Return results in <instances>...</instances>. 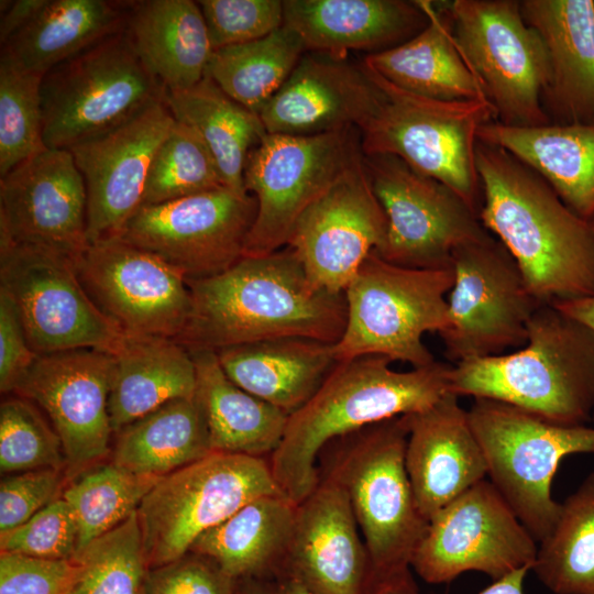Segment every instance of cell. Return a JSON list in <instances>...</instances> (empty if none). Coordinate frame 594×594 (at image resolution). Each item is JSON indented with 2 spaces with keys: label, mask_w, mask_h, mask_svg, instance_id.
<instances>
[{
  "label": "cell",
  "mask_w": 594,
  "mask_h": 594,
  "mask_svg": "<svg viewBox=\"0 0 594 594\" xmlns=\"http://www.w3.org/2000/svg\"><path fill=\"white\" fill-rule=\"evenodd\" d=\"M188 285L190 314L176 341L189 351L218 352L285 337L334 344L344 331V293L317 286L289 246L243 256L224 272Z\"/></svg>",
  "instance_id": "cell-1"
},
{
  "label": "cell",
  "mask_w": 594,
  "mask_h": 594,
  "mask_svg": "<svg viewBox=\"0 0 594 594\" xmlns=\"http://www.w3.org/2000/svg\"><path fill=\"white\" fill-rule=\"evenodd\" d=\"M479 218L512 254L534 296L553 305L594 295V224L536 172L479 141Z\"/></svg>",
  "instance_id": "cell-2"
},
{
  "label": "cell",
  "mask_w": 594,
  "mask_h": 594,
  "mask_svg": "<svg viewBox=\"0 0 594 594\" xmlns=\"http://www.w3.org/2000/svg\"><path fill=\"white\" fill-rule=\"evenodd\" d=\"M392 363L380 355L338 361L316 394L288 417L268 463L282 492L295 504L318 484L317 460L327 444L365 427L422 411L449 393L451 365L436 361L403 372Z\"/></svg>",
  "instance_id": "cell-3"
},
{
  "label": "cell",
  "mask_w": 594,
  "mask_h": 594,
  "mask_svg": "<svg viewBox=\"0 0 594 594\" xmlns=\"http://www.w3.org/2000/svg\"><path fill=\"white\" fill-rule=\"evenodd\" d=\"M515 351L450 366L449 393L503 402L551 422L582 426L594 415V331L541 305Z\"/></svg>",
  "instance_id": "cell-4"
},
{
  "label": "cell",
  "mask_w": 594,
  "mask_h": 594,
  "mask_svg": "<svg viewBox=\"0 0 594 594\" xmlns=\"http://www.w3.org/2000/svg\"><path fill=\"white\" fill-rule=\"evenodd\" d=\"M407 437L405 416H399L336 439L322 450L328 451L322 474L349 498L371 576L410 569L428 526L406 470Z\"/></svg>",
  "instance_id": "cell-5"
},
{
  "label": "cell",
  "mask_w": 594,
  "mask_h": 594,
  "mask_svg": "<svg viewBox=\"0 0 594 594\" xmlns=\"http://www.w3.org/2000/svg\"><path fill=\"white\" fill-rule=\"evenodd\" d=\"M364 67L378 86L381 99L359 129L363 155L397 156L448 186L479 213L477 132L496 120L493 106L485 99L444 101L417 96Z\"/></svg>",
  "instance_id": "cell-6"
},
{
  "label": "cell",
  "mask_w": 594,
  "mask_h": 594,
  "mask_svg": "<svg viewBox=\"0 0 594 594\" xmlns=\"http://www.w3.org/2000/svg\"><path fill=\"white\" fill-rule=\"evenodd\" d=\"M454 278L453 267L408 268L373 251L344 289L346 322L333 344L336 360L380 355L413 369L435 363L422 338L447 327Z\"/></svg>",
  "instance_id": "cell-7"
},
{
  "label": "cell",
  "mask_w": 594,
  "mask_h": 594,
  "mask_svg": "<svg viewBox=\"0 0 594 594\" xmlns=\"http://www.w3.org/2000/svg\"><path fill=\"white\" fill-rule=\"evenodd\" d=\"M468 414L491 482L531 536L541 541L561 508L551 494L557 470L569 455L594 454V427L551 422L486 398H474Z\"/></svg>",
  "instance_id": "cell-8"
},
{
  "label": "cell",
  "mask_w": 594,
  "mask_h": 594,
  "mask_svg": "<svg viewBox=\"0 0 594 594\" xmlns=\"http://www.w3.org/2000/svg\"><path fill=\"white\" fill-rule=\"evenodd\" d=\"M122 31L48 70L42 79L43 139L70 150L165 100Z\"/></svg>",
  "instance_id": "cell-9"
},
{
  "label": "cell",
  "mask_w": 594,
  "mask_h": 594,
  "mask_svg": "<svg viewBox=\"0 0 594 594\" xmlns=\"http://www.w3.org/2000/svg\"><path fill=\"white\" fill-rule=\"evenodd\" d=\"M284 494L266 459L212 452L162 476L136 509L148 568L187 554L206 531L251 501Z\"/></svg>",
  "instance_id": "cell-10"
},
{
  "label": "cell",
  "mask_w": 594,
  "mask_h": 594,
  "mask_svg": "<svg viewBox=\"0 0 594 594\" xmlns=\"http://www.w3.org/2000/svg\"><path fill=\"white\" fill-rule=\"evenodd\" d=\"M362 157L355 128L314 135L266 133L244 168L256 213L243 256L287 246L304 212Z\"/></svg>",
  "instance_id": "cell-11"
},
{
  "label": "cell",
  "mask_w": 594,
  "mask_h": 594,
  "mask_svg": "<svg viewBox=\"0 0 594 594\" xmlns=\"http://www.w3.org/2000/svg\"><path fill=\"white\" fill-rule=\"evenodd\" d=\"M457 47L493 106L496 122L530 128L549 124L541 97L548 55L517 0H453Z\"/></svg>",
  "instance_id": "cell-12"
},
{
  "label": "cell",
  "mask_w": 594,
  "mask_h": 594,
  "mask_svg": "<svg viewBox=\"0 0 594 594\" xmlns=\"http://www.w3.org/2000/svg\"><path fill=\"white\" fill-rule=\"evenodd\" d=\"M448 324L438 333L454 363L498 355L527 342L528 322L541 306L516 261L491 233L457 249Z\"/></svg>",
  "instance_id": "cell-13"
},
{
  "label": "cell",
  "mask_w": 594,
  "mask_h": 594,
  "mask_svg": "<svg viewBox=\"0 0 594 594\" xmlns=\"http://www.w3.org/2000/svg\"><path fill=\"white\" fill-rule=\"evenodd\" d=\"M0 289L15 304L32 350L112 354L125 332L90 298L74 261L32 245H0Z\"/></svg>",
  "instance_id": "cell-14"
},
{
  "label": "cell",
  "mask_w": 594,
  "mask_h": 594,
  "mask_svg": "<svg viewBox=\"0 0 594 594\" xmlns=\"http://www.w3.org/2000/svg\"><path fill=\"white\" fill-rule=\"evenodd\" d=\"M363 164L387 220L376 251L385 261L419 270L452 267L457 249L490 233L457 193L397 156L363 155Z\"/></svg>",
  "instance_id": "cell-15"
},
{
  "label": "cell",
  "mask_w": 594,
  "mask_h": 594,
  "mask_svg": "<svg viewBox=\"0 0 594 594\" xmlns=\"http://www.w3.org/2000/svg\"><path fill=\"white\" fill-rule=\"evenodd\" d=\"M537 550V540L495 485L483 480L430 518L410 569L429 584L449 583L469 571L496 581L532 569Z\"/></svg>",
  "instance_id": "cell-16"
},
{
  "label": "cell",
  "mask_w": 594,
  "mask_h": 594,
  "mask_svg": "<svg viewBox=\"0 0 594 594\" xmlns=\"http://www.w3.org/2000/svg\"><path fill=\"white\" fill-rule=\"evenodd\" d=\"M256 200L228 187L143 205L117 238L150 252L187 280L220 274L244 255Z\"/></svg>",
  "instance_id": "cell-17"
},
{
  "label": "cell",
  "mask_w": 594,
  "mask_h": 594,
  "mask_svg": "<svg viewBox=\"0 0 594 594\" xmlns=\"http://www.w3.org/2000/svg\"><path fill=\"white\" fill-rule=\"evenodd\" d=\"M99 309L124 332L176 340L187 323V278L158 256L113 237L90 243L74 262Z\"/></svg>",
  "instance_id": "cell-18"
},
{
  "label": "cell",
  "mask_w": 594,
  "mask_h": 594,
  "mask_svg": "<svg viewBox=\"0 0 594 594\" xmlns=\"http://www.w3.org/2000/svg\"><path fill=\"white\" fill-rule=\"evenodd\" d=\"M48 249L74 262L88 248L87 190L69 150L30 156L0 179V245Z\"/></svg>",
  "instance_id": "cell-19"
},
{
  "label": "cell",
  "mask_w": 594,
  "mask_h": 594,
  "mask_svg": "<svg viewBox=\"0 0 594 594\" xmlns=\"http://www.w3.org/2000/svg\"><path fill=\"white\" fill-rule=\"evenodd\" d=\"M112 367V355L95 349L42 354L15 386V393L45 410L73 470L109 452Z\"/></svg>",
  "instance_id": "cell-20"
},
{
  "label": "cell",
  "mask_w": 594,
  "mask_h": 594,
  "mask_svg": "<svg viewBox=\"0 0 594 594\" xmlns=\"http://www.w3.org/2000/svg\"><path fill=\"white\" fill-rule=\"evenodd\" d=\"M386 228L362 157L304 212L287 246L317 286L340 294L381 248Z\"/></svg>",
  "instance_id": "cell-21"
},
{
  "label": "cell",
  "mask_w": 594,
  "mask_h": 594,
  "mask_svg": "<svg viewBox=\"0 0 594 594\" xmlns=\"http://www.w3.org/2000/svg\"><path fill=\"white\" fill-rule=\"evenodd\" d=\"M174 122L163 100L69 150L86 185L89 244L117 237L142 206L151 163Z\"/></svg>",
  "instance_id": "cell-22"
},
{
  "label": "cell",
  "mask_w": 594,
  "mask_h": 594,
  "mask_svg": "<svg viewBox=\"0 0 594 594\" xmlns=\"http://www.w3.org/2000/svg\"><path fill=\"white\" fill-rule=\"evenodd\" d=\"M360 532L344 490L320 474L316 487L296 506L280 574L312 594H366L371 564Z\"/></svg>",
  "instance_id": "cell-23"
},
{
  "label": "cell",
  "mask_w": 594,
  "mask_h": 594,
  "mask_svg": "<svg viewBox=\"0 0 594 594\" xmlns=\"http://www.w3.org/2000/svg\"><path fill=\"white\" fill-rule=\"evenodd\" d=\"M380 99L362 63L308 52L258 117L270 134H322L360 129Z\"/></svg>",
  "instance_id": "cell-24"
},
{
  "label": "cell",
  "mask_w": 594,
  "mask_h": 594,
  "mask_svg": "<svg viewBox=\"0 0 594 594\" xmlns=\"http://www.w3.org/2000/svg\"><path fill=\"white\" fill-rule=\"evenodd\" d=\"M406 470L419 510L429 521L459 495L485 480L487 464L468 410L454 394L405 415Z\"/></svg>",
  "instance_id": "cell-25"
},
{
  "label": "cell",
  "mask_w": 594,
  "mask_h": 594,
  "mask_svg": "<svg viewBox=\"0 0 594 594\" xmlns=\"http://www.w3.org/2000/svg\"><path fill=\"white\" fill-rule=\"evenodd\" d=\"M519 2L547 50L541 103L550 123H594V0Z\"/></svg>",
  "instance_id": "cell-26"
},
{
  "label": "cell",
  "mask_w": 594,
  "mask_h": 594,
  "mask_svg": "<svg viewBox=\"0 0 594 594\" xmlns=\"http://www.w3.org/2000/svg\"><path fill=\"white\" fill-rule=\"evenodd\" d=\"M284 25L306 52L346 58L376 54L410 40L428 23L420 0H285Z\"/></svg>",
  "instance_id": "cell-27"
},
{
  "label": "cell",
  "mask_w": 594,
  "mask_h": 594,
  "mask_svg": "<svg viewBox=\"0 0 594 594\" xmlns=\"http://www.w3.org/2000/svg\"><path fill=\"white\" fill-rule=\"evenodd\" d=\"M427 25L410 40L362 63L394 86L437 100L486 99L454 40L450 1L420 0Z\"/></svg>",
  "instance_id": "cell-28"
},
{
  "label": "cell",
  "mask_w": 594,
  "mask_h": 594,
  "mask_svg": "<svg viewBox=\"0 0 594 594\" xmlns=\"http://www.w3.org/2000/svg\"><path fill=\"white\" fill-rule=\"evenodd\" d=\"M216 353L233 383L288 416L316 394L338 362L333 343L301 337L251 342Z\"/></svg>",
  "instance_id": "cell-29"
},
{
  "label": "cell",
  "mask_w": 594,
  "mask_h": 594,
  "mask_svg": "<svg viewBox=\"0 0 594 594\" xmlns=\"http://www.w3.org/2000/svg\"><path fill=\"white\" fill-rule=\"evenodd\" d=\"M477 140L510 153L574 213L594 219V123L519 128L491 121L479 129Z\"/></svg>",
  "instance_id": "cell-30"
},
{
  "label": "cell",
  "mask_w": 594,
  "mask_h": 594,
  "mask_svg": "<svg viewBox=\"0 0 594 594\" xmlns=\"http://www.w3.org/2000/svg\"><path fill=\"white\" fill-rule=\"evenodd\" d=\"M111 355L108 407L116 433L166 403L196 396L194 358L174 339L125 332Z\"/></svg>",
  "instance_id": "cell-31"
},
{
  "label": "cell",
  "mask_w": 594,
  "mask_h": 594,
  "mask_svg": "<svg viewBox=\"0 0 594 594\" xmlns=\"http://www.w3.org/2000/svg\"><path fill=\"white\" fill-rule=\"evenodd\" d=\"M125 32L166 91L188 89L206 76L213 48L198 2L131 1Z\"/></svg>",
  "instance_id": "cell-32"
},
{
  "label": "cell",
  "mask_w": 594,
  "mask_h": 594,
  "mask_svg": "<svg viewBox=\"0 0 594 594\" xmlns=\"http://www.w3.org/2000/svg\"><path fill=\"white\" fill-rule=\"evenodd\" d=\"M296 506L285 494L257 497L204 532L189 552L237 581L274 580L284 570Z\"/></svg>",
  "instance_id": "cell-33"
},
{
  "label": "cell",
  "mask_w": 594,
  "mask_h": 594,
  "mask_svg": "<svg viewBox=\"0 0 594 594\" xmlns=\"http://www.w3.org/2000/svg\"><path fill=\"white\" fill-rule=\"evenodd\" d=\"M131 1L48 0L1 52L25 70L45 75L57 65L125 30Z\"/></svg>",
  "instance_id": "cell-34"
},
{
  "label": "cell",
  "mask_w": 594,
  "mask_h": 594,
  "mask_svg": "<svg viewBox=\"0 0 594 594\" xmlns=\"http://www.w3.org/2000/svg\"><path fill=\"white\" fill-rule=\"evenodd\" d=\"M197 375L196 398L215 452L271 457L282 442L288 415L244 391L224 373L213 351H190Z\"/></svg>",
  "instance_id": "cell-35"
},
{
  "label": "cell",
  "mask_w": 594,
  "mask_h": 594,
  "mask_svg": "<svg viewBox=\"0 0 594 594\" xmlns=\"http://www.w3.org/2000/svg\"><path fill=\"white\" fill-rule=\"evenodd\" d=\"M117 435L112 462L140 475L162 477L215 452L196 396L166 403Z\"/></svg>",
  "instance_id": "cell-36"
},
{
  "label": "cell",
  "mask_w": 594,
  "mask_h": 594,
  "mask_svg": "<svg viewBox=\"0 0 594 594\" xmlns=\"http://www.w3.org/2000/svg\"><path fill=\"white\" fill-rule=\"evenodd\" d=\"M174 119L191 128L212 154L226 187L249 194L244 168L251 151L266 134L260 117L231 99L209 77L180 91H166Z\"/></svg>",
  "instance_id": "cell-37"
},
{
  "label": "cell",
  "mask_w": 594,
  "mask_h": 594,
  "mask_svg": "<svg viewBox=\"0 0 594 594\" xmlns=\"http://www.w3.org/2000/svg\"><path fill=\"white\" fill-rule=\"evenodd\" d=\"M305 53L299 36L283 25L262 38L215 50L206 75L231 99L258 116Z\"/></svg>",
  "instance_id": "cell-38"
},
{
  "label": "cell",
  "mask_w": 594,
  "mask_h": 594,
  "mask_svg": "<svg viewBox=\"0 0 594 594\" xmlns=\"http://www.w3.org/2000/svg\"><path fill=\"white\" fill-rule=\"evenodd\" d=\"M531 570L554 594H594V472L561 503Z\"/></svg>",
  "instance_id": "cell-39"
},
{
  "label": "cell",
  "mask_w": 594,
  "mask_h": 594,
  "mask_svg": "<svg viewBox=\"0 0 594 594\" xmlns=\"http://www.w3.org/2000/svg\"><path fill=\"white\" fill-rule=\"evenodd\" d=\"M160 479L135 474L111 462L85 472L72 482L61 496L76 522V556L136 512Z\"/></svg>",
  "instance_id": "cell-40"
},
{
  "label": "cell",
  "mask_w": 594,
  "mask_h": 594,
  "mask_svg": "<svg viewBox=\"0 0 594 594\" xmlns=\"http://www.w3.org/2000/svg\"><path fill=\"white\" fill-rule=\"evenodd\" d=\"M73 560L78 569L66 594H141L148 566L136 512Z\"/></svg>",
  "instance_id": "cell-41"
},
{
  "label": "cell",
  "mask_w": 594,
  "mask_h": 594,
  "mask_svg": "<svg viewBox=\"0 0 594 594\" xmlns=\"http://www.w3.org/2000/svg\"><path fill=\"white\" fill-rule=\"evenodd\" d=\"M226 187L202 139L175 120L157 148L145 183L143 205H158Z\"/></svg>",
  "instance_id": "cell-42"
},
{
  "label": "cell",
  "mask_w": 594,
  "mask_h": 594,
  "mask_svg": "<svg viewBox=\"0 0 594 594\" xmlns=\"http://www.w3.org/2000/svg\"><path fill=\"white\" fill-rule=\"evenodd\" d=\"M43 75L0 56V176L46 148L43 139Z\"/></svg>",
  "instance_id": "cell-43"
},
{
  "label": "cell",
  "mask_w": 594,
  "mask_h": 594,
  "mask_svg": "<svg viewBox=\"0 0 594 594\" xmlns=\"http://www.w3.org/2000/svg\"><path fill=\"white\" fill-rule=\"evenodd\" d=\"M66 463L62 441L25 398H9L0 406V470L20 473L61 469Z\"/></svg>",
  "instance_id": "cell-44"
},
{
  "label": "cell",
  "mask_w": 594,
  "mask_h": 594,
  "mask_svg": "<svg viewBox=\"0 0 594 594\" xmlns=\"http://www.w3.org/2000/svg\"><path fill=\"white\" fill-rule=\"evenodd\" d=\"M197 2L213 51L262 38L284 25V6L280 0Z\"/></svg>",
  "instance_id": "cell-45"
},
{
  "label": "cell",
  "mask_w": 594,
  "mask_h": 594,
  "mask_svg": "<svg viewBox=\"0 0 594 594\" xmlns=\"http://www.w3.org/2000/svg\"><path fill=\"white\" fill-rule=\"evenodd\" d=\"M1 552L51 560H73L77 553V527L61 496L16 528L0 535Z\"/></svg>",
  "instance_id": "cell-46"
},
{
  "label": "cell",
  "mask_w": 594,
  "mask_h": 594,
  "mask_svg": "<svg viewBox=\"0 0 594 594\" xmlns=\"http://www.w3.org/2000/svg\"><path fill=\"white\" fill-rule=\"evenodd\" d=\"M238 582L209 559L188 552L169 563L148 568L141 594H238Z\"/></svg>",
  "instance_id": "cell-47"
},
{
  "label": "cell",
  "mask_w": 594,
  "mask_h": 594,
  "mask_svg": "<svg viewBox=\"0 0 594 594\" xmlns=\"http://www.w3.org/2000/svg\"><path fill=\"white\" fill-rule=\"evenodd\" d=\"M62 486L61 469H40L6 476L0 484V535L22 525L57 499Z\"/></svg>",
  "instance_id": "cell-48"
},
{
  "label": "cell",
  "mask_w": 594,
  "mask_h": 594,
  "mask_svg": "<svg viewBox=\"0 0 594 594\" xmlns=\"http://www.w3.org/2000/svg\"><path fill=\"white\" fill-rule=\"evenodd\" d=\"M74 560L0 553V594H66L76 576Z\"/></svg>",
  "instance_id": "cell-49"
},
{
  "label": "cell",
  "mask_w": 594,
  "mask_h": 594,
  "mask_svg": "<svg viewBox=\"0 0 594 594\" xmlns=\"http://www.w3.org/2000/svg\"><path fill=\"white\" fill-rule=\"evenodd\" d=\"M38 354L28 340L18 308L9 295L0 289V389H15Z\"/></svg>",
  "instance_id": "cell-50"
},
{
  "label": "cell",
  "mask_w": 594,
  "mask_h": 594,
  "mask_svg": "<svg viewBox=\"0 0 594 594\" xmlns=\"http://www.w3.org/2000/svg\"><path fill=\"white\" fill-rule=\"evenodd\" d=\"M48 0L1 1L0 43L3 46L14 34L28 25Z\"/></svg>",
  "instance_id": "cell-51"
},
{
  "label": "cell",
  "mask_w": 594,
  "mask_h": 594,
  "mask_svg": "<svg viewBox=\"0 0 594 594\" xmlns=\"http://www.w3.org/2000/svg\"><path fill=\"white\" fill-rule=\"evenodd\" d=\"M366 594H419L411 569L371 576Z\"/></svg>",
  "instance_id": "cell-52"
},
{
  "label": "cell",
  "mask_w": 594,
  "mask_h": 594,
  "mask_svg": "<svg viewBox=\"0 0 594 594\" xmlns=\"http://www.w3.org/2000/svg\"><path fill=\"white\" fill-rule=\"evenodd\" d=\"M553 305L594 331V295ZM592 421H594V415Z\"/></svg>",
  "instance_id": "cell-53"
},
{
  "label": "cell",
  "mask_w": 594,
  "mask_h": 594,
  "mask_svg": "<svg viewBox=\"0 0 594 594\" xmlns=\"http://www.w3.org/2000/svg\"><path fill=\"white\" fill-rule=\"evenodd\" d=\"M530 566L518 569L482 590L479 594H524V581Z\"/></svg>",
  "instance_id": "cell-54"
},
{
  "label": "cell",
  "mask_w": 594,
  "mask_h": 594,
  "mask_svg": "<svg viewBox=\"0 0 594 594\" xmlns=\"http://www.w3.org/2000/svg\"><path fill=\"white\" fill-rule=\"evenodd\" d=\"M238 594H277L274 580L245 579L238 582Z\"/></svg>",
  "instance_id": "cell-55"
},
{
  "label": "cell",
  "mask_w": 594,
  "mask_h": 594,
  "mask_svg": "<svg viewBox=\"0 0 594 594\" xmlns=\"http://www.w3.org/2000/svg\"><path fill=\"white\" fill-rule=\"evenodd\" d=\"M277 594H312L301 583L287 574L274 579Z\"/></svg>",
  "instance_id": "cell-56"
},
{
  "label": "cell",
  "mask_w": 594,
  "mask_h": 594,
  "mask_svg": "<svg viewBox=\"0 0 594 594\" xmlns=\"http://www.w3.org/2000/svg\"><path fill=\"white\" fill-rule=\"evenodd\" d=\"M591 222L594 224V219H592Z\"/></svg>",
  "instance_id": "cell-57"
}]
</instances>
